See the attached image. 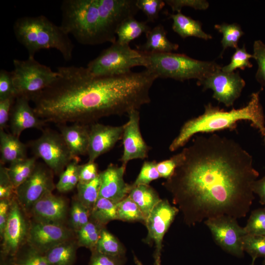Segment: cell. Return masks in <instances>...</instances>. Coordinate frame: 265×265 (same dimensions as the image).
<instances>
[{
    "label": "cell",
    "instance_id": "cell-1",
    "mask_svg": "<svg viewBox=\"0 0 265 265\" xmlns=\"http://www.w3.org/2000/svg\"><path fill=\"white\" fill-rule=\"evenodd\" d=\"M181 152L180 163L162 185L186 225L221 215H246L255 198L252 185L259 175L249 153L216 133L197 136Z\"/></svg>",
    "mask_w": 265,
    "mask_h": 265
},
{
    "label": "cell",
    "instance_id": "cell-2",
    "mask_svg": "<svg viewBox=\"0 0 265 265\" xmlns=\"http://www.w3.org/2000/svg\"><path fill=\"white\" fill-rule=\"evenodd\" d=\"M50 85L30 98L36 115L46 123L89 125L100 119L128 114L151 102L150 91L157 79L145 69L113 76L94 77L86 68H57Z\"/></svg>",
    "mask_w": 265,
    "mask_h": 265
},
{
    "label": "cell",
    "instance_id": "cell-3",
    "mask_svg": "<svg viewBox=\"0 0 265 265\" xmlns=\"http://www.w3.org/2000/svg\"><path fill=\"white\" fill-rule=\"evenodd\" d=\"M263 89L253 93L247 105L240 108L225 111L211 103L205 105L204 112L186 121L179 134L173 139L169 150L174 151L184 146L189 139L198 133L213 132L225 129L235 130L238 122L248 121L265 137V119L260 94Z\"/></svg>",
    "mask_w": 265,
    "mask_h": 265
},
{
    "label": "cell",
    "instance_id": "cell-4",
    "mask_svg": "<svg viewBox=\"0 0 265 265\" xmlns=\"http://www.w3.org/2000/svg\"><path fill=\"white\" fill-rule=\"evenodd\" d=\"M17 41L27 50L29 57H34L41 50L54 49L66 61L72 58L74 44L60 26L44 15L18 18L13 26Z\"/></svg>",
    "mask_w": 265,
    "mask_h": 265
},
{
    "label": "cell",
    "instance_id": "cell-5",
    "mask_svg": "<svg viewBox=\"0 0 265 265\" xmlns=\"http://www.w3.org/2000/svg\"><path fill=\"white\" fill-rule=\"evenodd\" d=\"M60 25L80 44L96 45L109 42L97 0H64Z\"/></svg>",
    "mask_w": 265,
    "mask_h": 265
},
{
    "label": "cell",
    "instance_id": "cell-6",
    "mask_svg": "<svg viewBox=\"0 0 265 265\" xmlns=\"http://www.w3.org/2000/svg\"><path fill=\"white\" fill-rule=\"evenodd\" d=\"M144 54V67L157 79L170 78L182 81L193 79L200 80L221 67L215 61L199 60L185 54L171 52Z\"/></svg>",
    "mask_w": 265,
    "mask_h": 265
},
{
    "label": "cell",
    "instance_id": "cell-7",
    "mask_svg": "<svg viewBox=\"0 0 265 265\" xmlns=\"http://www.w3.org/2000/svg\"><path fill=\"white\" fill-rule=\"evenodd\" d=\"M144 64L143 52L116 41L90 61L86 68L94 77H108L130 73L132 68Z\"/></svg>",
    "mask_w": 265,
    "mask_h": 265
},
{
    "label": "cell",
    "instance_id": "cell-8",
    "mask_svg": "<svg viewBox=\"0 0 265 265\" xmlns=\"http://www.w3.org/2000/svg\"><path fill=\"white\" fill-rule=\"evenodd\" d=\"M13 81L18 96L31 97L50 85L57 78V71L40 63L34 57L14 59Z\"/></svg>",
    "mask_w": 265,
    "mask_h": 265
},
{
    "label": "cell",
    "instance_id": "cell-9",
    "mask_svg": "<svg viewBox=\"0 0 265 265\" xmlns=\"http://www.w3.org/2000/svg\"><path fill=\"white\" fill-rule=\"evenodd\" d=\"M34 156L41 158L55 174H60L73 157L60 133L50 129L28 144Z\"/></svg>",
    "mask_w": 265,
    "mask_h": 265
},
{
    "label": "cell",
    "instance_id": "cell-10",
    "mask_svg": "<svg viewBox=\"0 0 265 265\" xmlns=\"http://www.w3.org/2000/svg\"><path fill=\"white\" fill-rule=\"evenodd\" d=\"M204 223L211 231L215 243L222 250L238 258L243 257L242 240L246 233L236 218L221 215L206 219Z\"/></svg>",
    "mask_w": 265,
    "mask_h": 265
},
{
    "label": "cell",
    "instance_id": "cell-11",
    "mask_svg": "<svg viewBox=\"0 0 265 265\" xmlns=\"http://www.w3.org/2000/svg\"><path fill=\"white\" fill-rule=\"evenodd\" d=\"M179 211L168 200L161 199L146 219L144 224L148 234L145 241L155 246L154 265L161 264L163 237Z\"/></svg>",
    "mask_w": 265,
    "mask_h": 265
},
{
    "label": "cell",
    "instance_id": "cell-12",
    "mask_svg": "<svg viewBox=\"0 0 265 265\" xmlns=\"http://www.w3.org/2000/svg\"><path fill=\"white\" fill-rule=\"evenodd\" d=\"M53 172L45 164L37 163L30 176L15 190V197L25 212L45 194L55 187Z\"/></svg>",
    "mask_w": 265,
    "mask_h": 265
},
{
    "label": "cell",
    "instance_id": "cell-13",
    "mask_svg": "<svg viewBox=\"0 0 265 265\" xmlns=\"http://www.w3.org/2000/svg\"><path fill=\"white\" fill-rule=\"evenodd\" d=\"M15 196L11 201L9 215L1 238V256L12 258L27 242L29 224Z\"/></svg>",
    "mask_w": 265,
    "mask_h": 265
},
{
    "label": "cell",
    "instance_id": "cell-14",
    "mask_svg": "<svg viewBox=\"0 0 265 265\" xmlns=\"http://www.w3.org/2000/svg\"><path fill=\"white\" fill-rule=\"evenodd\" d=\"M220 67L214 72L200 80L197 84L202 86L203 90L213 91L212 98L227 107L233 106L245 85L244 80L239 72H224Z\"/></svg>",
    "mask_w": 265,
    "mask_h": 265
},
{
    "label": "cell",
    "instance_id": "cell-15",
    "mask_svg": "<svg viewBox=\"0 0 265 265\" xmlns=\"http://www.w3.org/2000/svg\"><path fill=\"white\" fill-rule=\"evenodd\" d=\"M72 232L64 224L34 221L29 225L27 242L28 246L44 254L48 250L71 239Z\"/></svg>",
    "mask_w": 265,
    "mask_h": 265
},
{
    "label": "cell",
    "instance_id": "cell-16",
    "mask_svg": "<svg viewBox=\"0 0 265 265\" xmlns=\"http://www.w3.org/2000/svg\"><path fill=\"white\" fill-rule=\"evenodd\" d=\"M128 115V121L124 124L122 138L123 152L120 159L122 165L125 166L130 160L147 158L150 149L141 133L139 110H132Z\"/></svg>",
    "mask_w": 265,
    "mask_h": 265
},
{
    "label": "cell",
    "instance_id": "cell-17",
    "mask_svg": "<svg viewBox=\"0 0 265 265\" xmlns=\"http://www.w3.org/2000/svg\"><path fill=\"white\" fill-rule=\"evenodd\" d=\"M124 127V125L112 126L97 122L90 125L88 161L94 162L99 157L113 148L122 139Z\"/></svg>",
    "mask_w": 265,
    "mask_h": 265
},
{
    "label": "cell",
    "instance_id": "cell-18",
    "mask_svg": "<svg viewBox=\"0 0 265 265\" xmlns=\"http://www.w3.org/2000/svg\"><path fill=\"white\" fill-rule=\"evenodd\" d=\"M29 212L35 221L64 224L67 216V204L64 198L50 192L38 199Z\"/></svg>",
    "mask_w": 265,
    "mask_h": 265
},
{
    "label": "cell",
    "instance_id": "cell-19",
    "mask_svg": "<svg viewBox=\"0 0 265 265\" xmlns=\"http://www.w3.org/2000/svg\"><path fill=\"white\" fill-rule=\"evenodd\" d=\"M29 101L26 96H18L11 108L9 121L11 133L18 137L26 129L43 131L46 123L36 115L29 105Z\"/></svg>",
    "mask_w": 265,
    "mask_h": 265
},
{
    "label": "cell",
    "instance_id": "cell-20",
    "mask_svg": "<svg viewBox=\"0 0 265 265\" xmlns=\"http://www.w3.org/2000/svg\"><path fill=\"white\" fill-rule=\"evenodd\" d=\"M126 167L110 164L100 173L101 185L99 197H103L118 203L127 197L131 185L124 179Z\"/></svg>",
    "mask_w": 265,
    "mask_h": 265
},
{
    "label": "cell",
    "instance_id": "cell-21",
    "mask_svg": "<svg viewBox=\"0 0 265 265\" xmlns=\"http://www.w3.org/2000/svg\"><path fill=\"white\" fill-rule=\"evenodd\" d=\"M57 126L74 159H79V156L87 154L89 125L73 123L71 125L59 124Z\"/></svg>",
    "mask_w": 265,
    "mask_h": 265
},
{
    "label": "cell",
    "instance_id": "cell-22",
    "mask_svg": "<svg viewBox=\"0 0 265 265\" xmlns=\"http://www.w3.org/2000/svg\"><path fill=\"white\" fill-rule=\"evenodd\" d=\"M27 145L19 137L4 130H0V164L12 163L26 159Z\"/></svg>",
    "mask_w": 265,
    "mask_h": 265
},
{
    "label": "cell",
    "instance_id": "cell-23",
    "mask_svg": "<svg viewBox=\"0 0 265 265\" xmlns=\"http://www.w3.org/2000/svg\"><path fill=\"white\" fill-rule=\"evenodd\" d=\"M166 31L161 24L155 26L146 33L145 43L138 50L146 53H171L177 51L179 45L171 42L167 37Z\"/></svg>",
    "mask_w": 265,
    "mask_h": 265
},
{
    "label": "cell",
    "instance_id": "cell-24",
    "mask_svg": "<svg viewBox=\"0 0 265 265\" xmlns=\"http://www.w3.org/2000/svg\"><path fill=\"white\" fill-rule=\"evenodd\" d=\"M169 18L173 20L172 27L173 31L184 39L191 36L206 40L212 38L210 34L203 30L200 21L186 16L181 12L170 14Z\"/></svg>",
    "mask_w": 265,
    "mask_h": 265
},
{
    "label": "cell",
    "instance_id": "cell-25",
    "mask_svg": "<svg viewBox=\"0 0 265 265\" xmlns=\"http://www.w3.org/2000/svg\"><path fill=\"white\" fill-rule=\"evenodd\" d=\"M128 196L138 206L146 219L157 204L161 200L158 192L151 186L131 185Z\"/></svg>",
    "mask_w": 265,
    "mask_h": 265
},
{
    "label": "cell",
    "instance_id": "cell-26",
    "mask_svg": "<svg viewBox=\"0 0 265 265\" xmlns=\"http://www.w3.org/2000/svg\"><path fill=\"white\" fill-rule=\"evenodd\" d=\"M78 247L77 242L71 238L53 247L44 255L51 265H74Z\"/></svg>",
    "mask_w": 265,
    "mask_h": 265
},
{
    "label": "cell",
    "instance_id": "cell-27",
    "mask_svg": "<svg viewBox=\"0 0 265 265\" xmlns=\"http://www.w3.org/2000/svg\"><path fill=\"white\" fill-rule=\"evenodd\" d=\"M150 29L147 22L139 21L134 17H131L125 20L117 28L116 42L120 44L129 45L131 41L143 33L146 34Z\"/></svg>",
    "mask_w": 265,
    "mask_h": 265
},
{
    "label": "cell",
    "instance_id": "cell-28",
    "mask_svg": "<svg viewBox=\"0 0 265 265\" xmlns=\"http://www.w3.org/2000/svg\"><path fill=\"white\" fill-rule=\"evenodd\" d=\"M37 159L33 156L12 163L7 168L8 176L15 189L31 174L36 165Z\"/></svg>",
    "mask_w": 265,
    "mask_h": 265
},
{
    "label": "cell",
    "instance_id": "cell-29",
    "mask_svg": "<svg viewBox=\"0 0 265 265\" xmlns=\"http://www.w3.org/2000/svg\"><path fill=\"white\" fill-rule=\"evenodd\" d=\"M90 218L104 226L111 221L118 220L117 203L99 197L90 212Z\"/></svg>",
    "mask_w": 265,
    "mask_h": 265
},
{
    "label": "cell",
    "instance_id": "cell-30",
    "mask_svg": "<svg viewBox=\"0 0 265 265\" xmlns=\"http://www.w3.org/2000/svg\"><path fill=\"white\" fill-rule=\"evenodd\" d=\"M104 228V226L90 218L87 224L76 231L79 247L94 250Z\"/></svg>",
    "mask_w": 265,
    "mask_h": 265
},
{
    "label": "cell",
    "instance_id": "cell-31",
    "mask_svg": "<svg viewBox=\"0 0 265 265\" xmlns=\"http://www.w3.org/2000/svg\"><path fill=\"white\" fill-rule=\"evenodd\" d=\"M94 250L111 256L125 257L126 250L124 246L113 234L105 228L102 231Z\"/></svg>",
    "mask_w": 265,
    "mask_h": 265
},
{
    "label": "cell",
    "instance_id": "cell-32",
    "mask_svg": "<svg viewBox=\"0 0 265 265\" xmlns=\"http://www.w3.org/2000/svg\"><path fill=\"white\" fill-rule=\"evenodd\" d=\"M101 185L100 173L92 181L77 186V199L91 212L99 198Z\"/></svg>",
    "mask_w": 265,
    "mask_h": 265
},
{
    "label": "cell",
    "instance_id": "cell-33",
    "mask_svg": "<svg viewBox=\"0 0 265 265\" xmlns=\"http://www.w3.org/2000/svg\"><path fill=\"white\" fill-rule=\"evenodd\" d=\"M214 28L223 35L221 43L223 47L220 57L228 48H238V42L244 34L240 26L237 23L231 24L223 23L214 25Z\"/></svg>",
    "mask_w": 265,
    "mask_h": 265
},
{
    "label": "cell",
    "instance_id": "cell-34",
    "mask_svg": "<svg viewBox=\"0 0 265 265\" xmlns=\"http://www.w3.org/2000/svg\"><path fill=\"white\" fill-rule=\"evenodd\" d=\"M79 159H73L60 174L59 181L55 186L60 192H68L77 187L79 182Z\"/></svg>",
    "mask_w": 265,
    "mask_h": 265
},
{
    "label": "cell",
    "instance_id": "cell-35",
    "mask_svg": "<svg viewBox=\"0 0 265 265\" xmlns=\"http://www.w3.org/2000/svg\"><path fill=\"white\" fill-rule=\"evenodd\" d=\"M118 220L140 221L145 223L146 218L136 203L128 195L117 203Z\"/></svg>",
    "mask_w": 265,
    "mask_h": 265
},
{
    "label": "cell",
    "instance_id": "cell-36",
    "mask_svg": "<svg viewBox=\"0 0 265 265\" xmlns=\"http://www.w3.org/2000/svg\"><path fill=\"white\" fill-rule=\"evenodd\" d=\"M243 248L252 259L265 258V236L246 234L242 240Z\"/></svg>",
    "mask_w": 265,
    "mask_h": 265
},
{
    "label": "cell",
    "instance_id": "cell-37",
    "mask_svg": "<svg viewBox=\"0 0 265 265\" xmlns=\"http://www.w3.org/2000/svg\"><path fill=\"white\" fill-rule=\"evenodd\" d=\"M244 229L246 234L265 236V207L252 211Z\"/></svg>",
    "mask_w": 265,
    "mask_h": 265
},
{
    "label": "cell",
    "instance_id": "cell-38",
    "mask_svg": "<svg viewBox=\"0 0 265 265\" xmlns=\"http://www.w3.org/2000/svg\"><path fill=\"white\" fill-rule=\"evenodd\" d=\"M251 58H253V54L246 51L244 45L242 48L236 49L230 63L222 67L221 70L224 72L231 73L237 69L244 70L246 68H251L253 64L249 61Z\"/></svg>",
    "mask_w": 265,
    "mask_h": 265
},
{
    "label": "cell",
    "instance_id": "cell-39",
    "mask_svg": "<svg viewBox=\"0 0 265 265\" xmlns=\"http://www.w3.org/2000/svg\"><path fill=\"white\" fill-rule=\"evenodd\" d=\"M13 265H51L45 255L29 246L22 254L10 258Z\"/></svg>",
    "mask_w": 265,
    "mask_h": 265
},
{
    "label": "cell",
    "instance_id": "cell-40",
    "mask_svg": "<svg viewBox=\"0 0 265 265\" xmlns=\"http://www.w3.org/2000/svg\"><path fill=\"white\" fill-rule=\"evenodd\" d=\"M90 219V212L77 199L73 200L70 211V221L75 232Z\"/></svg>",
    "mask_w": 265,
    "mask_h": 265
},
{
    "label": "cell",
    "instance_id": "cell-41",
    "mask_svg": "<svg viewBox=\"0 0 265 265\" xmlns=\"http://www.w3.org/2000/svg\"><path fill=\"white\" fill-rule=\"evenodd\" d=\"M253 56L258 66L255 78L265 87V44L260 40L254 42Z\"/></svg>",
    "mask_w": 265,
    "mask_h": 265
},
{
    "label": "cell",
    "instance_id": "cell-42",
    "mask_svg": "<svg viewBox=\"0 0 265 265\" xmlns=\"http://www.w3.org/2000/svg\"><path fill=\"white\" fill-rule=\"evenodd\" d=\"M157 163L156 161H144L135 181L131 185L132 186L149 185L152 181L160 178L157 168Z\"/></svg>",
    "mask_w": 265,
    "mask_h": 265
},
{
    "label": "cell",
    "instance_id": "cell-43",
    "mask_svg": "<svg viewBox=\"0 0 265 265\" xmlns=\"http://www.w3.org/2000/svg\"><path fill=\"white\" fill-rule=\"evenodd\" d=\"M165 2L162 0H136L138 10H141L147 16V21L154 22L158 18L160 11Z\"/></svg>",
    "mask_w": 265,
    "mask_h": 265
},
{
    "label": "cell",
    "instance_id": "cell-44",
    "mask_svg": "<svg viewBox=\"0 0 265 265\" xmlns=\"http://www.w3.org/2000/svg\"><path fill=\"white\" fill-rule=\"evenodd\" d=\"M18 96L15 88L12 72L4 69L0 71V99L16 98Z\"/></svg>",
    "mask_w": 265,
    "mask_h": 265
},
{
    "label": "cell",
    "instance_id": "cell-45",
    "mask_svg": "<svg viewBox=\"0 0 265 265\" xmlns=\"http://www.w3.org/2000/svg\"><path fill=\"white\" fill-rule=\"evenodd\" d=\"M182 153H179L170 159L157 163V168L160 178H170L182 159Z\"/></svg>",
    "mask_w": 265,
    "mask_h": 265
},
{
    "label": "cell",
    "instance_id": "cell-46",
    "mask_svg": "<svg viewBox=\"0 0 265 265\" xmlns=\"http://www.w3.org/2000/svg\"><path fill=\"white\" fill-rule=\"evenodd\" d=\"M15 188L7 172V168L0 164V200H11L15 196Z\"/></svg>",
    "mask_w": 265,
    "mask_h": 265
},
{
    "label": "cell",
    "instance_id": "cell-47",
    "mask_svg": "<svg viewBox=\"0 0 265 265\" xmlns=\"http://www.w3.org/2000/svg\"><path fill=\"white\" fill-rule=\"evenodd\" d=\"M164 2L171 8L173 12H181L183 7H190L196 10H206L209 6L205 0H166Z\"/></svg>",
    "mask_w": 265,
    "mask_h": 265
},
{
    "label": "cell",
    "instance_id": "cell-48",
    "mask_svg": "<svg viewBox=\"0 0 265 265\" xmlns=\"http://www.w3.org/2000/svg\"><path fill=\"white\" fill-rule=\"evenodd\" d=\"M88 265H124L126 258L107 255L96 251H91Z\"/></svg>",
    "mask_w": 265,
    "mask_h": 265
},
{
    "label": "cell",
    "instance_id": "cell-49",
    "mask_svg": "<svg viewBox=\"0 0 265 265\" xmlns=\"http://www.w3.org/2000/svg\"><path fill=\"white\" fill-rule=\"evenodd\" d=\"M100 173L98 172V166L94 162L88 161L80 165L79 183L85 184L95 179Z\"/></svg>",
    "mask_w": 265,
    "mask_h": 265
},
{
    "label": "cell",
    "instance_id": "cell-50",
    "mask_svg": "<svg viewBox=\"0 0 265 265\" xmlns=\"http://www.w3.org/2000/svg\"><path fill=\"white\" fill-rule=\"evenodd\" d=\"M15 99L13 97L0 99V130H4L7 127Z\"/></svg>",
    "mask_w": 265,
    "mask_h": 265
},
{
    "label": "cell",
    "instance_id": "cell-51",
    "mask_svg": "<svg viewBox=\"0 0 265 265\" xmlns=\"http://www.w3.org/2000/svg\"><path fill=\"white\" fill-rule=\"evenodd\" d=\"M12 200V199H11ZM11 200H0V235L2 237L9 215Z\"/></svg>",
    "mask_w": 265,
    "mask_h": 265
},
{
    "label": "cell",
    "instance_id": "cell-52",
    "mask_svg": "<svg viewBox=\"0 0 265 265\" xmlns=\"http://www.w3.org/2000/svg\"><path fill=\"white\" fill-rule=\"evenodd\" d=\"M254 193L257 194L260 198V203L265 207V176L255 181L252 185Z\"/></svg>",
    "mask_w": 265,
    "mask_h": 265
},
{
    "label": "cell",
    "instance_id": "cell-53",
    "mask_svg": "<svg viewBox=\"0 0 265 265\" xmlns=\"http://www.w3.org/2000/svg\"><path fill=\"white\" fill-rule=\"evenodd\" d=\"M0 265H13V264H12L10 258L1 257Z\"/></svg>",
    "mask_w": 265,
    "mask_h": 265
},
{
    "label": "cell",
    "instance_id": "cell-54",
    "mask_svg": "<svg viewBox=\"0 0 265 265\" xmlns=\"http://www.w3.org/2000/svg\"><path fill=\"white\" fill-rule=\"evenodd\" d=\"M133 260L136 265H143L142 262L138 259V258L134 254Z\"/></svg>",
    "mask_w": 265,
    "mask_h": 265
},
{
    "label": "cell",
    "instance_id": "cell-55",
    "mask_svg": "<svg viewBox=\"0 0 265 265\" xmlns=\"http://www.w3.org/2000/svg\"><path fill=\"white\" fill-rule=\"evenodd\" d=\"M255 261H256V259H252V261L250 265H255Z\"/></svg>",
    "mask_w": 265,
    "mask_h": 265
},
{
    "label": "cell",
    "instance_id": "cell-56",
    "mask_svg": "<svg viewBox=\"0 0 265 265\" xmlns=\"http://www.w3.org/2000/svg\"><path fill=\"white\" fill-rule=\"evenodd\" d=\"M262 265H265V258H264V259L263 260Z\"/></svg>",
    "mask_w": 265,
    "mask_h": 265
},
{
    "label": "cell",
    "instance_id": "cell-57",
    "mask_svg": "<svg viewBox=\"0 0 265 265\" xmlns=\"http://www.w3.org/2000/svg\"><path fill=\"white\" fill-rule=\"evenodd\" d=\"M263 139H264V142L265 145V137H263Z\"/></svg>",
    "mask_w": 265,
    "mask_h": 265
}]
</instances>
